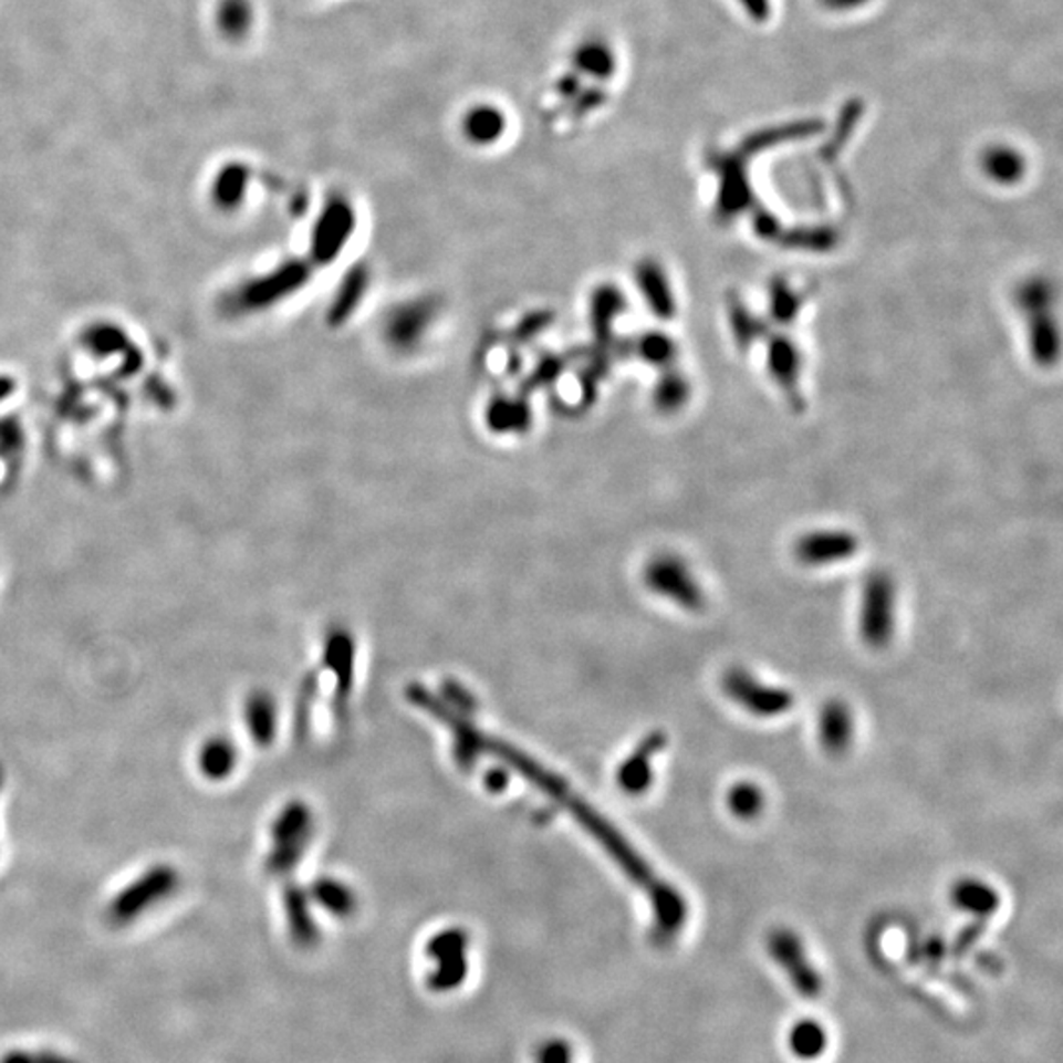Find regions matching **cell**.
<instances>
[{"mask_svg":"<svg viewBox=\"0 0 1063 1063\" xmlns=\"http://www.w3.org/2000/svg\"><path fill=\"white\" fill-rule=\"evenodd\" d=\"M983 929L984 920H981V918H975L973 924H971V926H967V928L963 929L959 936H957L956 944H953V951H956V956H963L967 949L971 948L975 941L981 938Z\"/></svg>","mask_w":1063,"mask_h":1063,"instance_id":"d6a6232c","label":"cell"},{"mask_svg":"<svg viewBox=\"0 0 1063 1063\" xmlns=\"http://www.w3.org/2000/svg\"><path fill=\"white\" fill-rule=\"evenodd\" d=\"M249 170L242 164H229L215 181V196L225 207L237 206L247 191Z\"/></svg>","mask_w":1063,"mask_h":1063,"instance_id":"83f0119b","label":"cell"},{"mask_svg":"<svg viewBox=\"0 0 1063 1063\" xmlns=\"http://www.w3.org/2000/svg\"><path fill=\"white\" fill-rule=\"evenodd\" d=\"M286 916L295 944H300L302 948H310L317 941V929L310 916V908L304 896L298 890L286 894Z\"/></svg>","mask_w":1063,"mask_h":1063,"instance_id":"484cf974","label":"cell"},{"mask_svg":"<svg viewBox=\"0 0 1063 1063\" xmlns=\"http://www.w3.org/2000/svg\"><path fill=\"white\" fill-rule=\"evenodd\" d=\"M507 128V121L501 111L494 107H475L467 113L463 121V131L467 138L475 144H491L501 138Z\"/></svg>","mask_w":1063,"mask_h":1063,"instance_id":"ffe728a7","label":"cell"},{"mask_svg":"<svg viewBox=\"0 0 1063 1063\" xmlns=\"http://www.w3.org/2000/svg\"><path fill=\"white\" fill-rule=\"evenodd\" d=\"M788 1052L798 1062H817L830 1048L827 1028L820 1020H795L786 1034Z\"/></svg>","mask_w":1063,"mask_h":1063,"instance_id":"5bb4252c","label":"cell"},{"mask_svg":"<svg viewBox=\"0 0 1063 1063\" xmlns=\"http://www.w3.org/2000/svg\"><path fill=\"white\" fill-rule=\"evenodd\" d=\"M215 22L225 38L242 40L254 24L251 0H219L215 10Z\"/></svg>","mask_w":1063,"mask_h":1063,"instance_id":"ac0fdd59","label":"cell"},{"mask_svg":"<svg viewBox=\"0 0 1063 1063\" xmlns=\"http://www.w3.org/2000/svg\"><path fill=\"white\" fill-rule=\"evenodd\" d=\"M770 959L786 975L788 983L807 1001L820 999L823 992V977L807 956L804 941L794 929H772L767 938Z\"/></svg>","mask_w":1063,"mask_h":1063,"instance_id":"6da1fadb","label":"cell"},{"mask_svg":"<svg viewBox=\"0 0 1063 1063\" xmlns=\"http://www.w3.org/2000/svg\"><path fill=\"white\" fill-rule=\"evenodd\" d=\"M313 896H315L317 903L323 904L333 916H340V918H347V916H351L353 910L357 908L355 894H353V890H351L347 885H343L341 880H331V878L317 880L315 886H313Z\"/></svg>","mask_w":1063,"mask_h":1063,"instance_id":"4316f807","label":"cell"},{"mask_svg":"<svg viewBox=\"0 0 1063 1063\" xmlns=\"http://www.w3.org/2000/svg\"><path fill=\"white\" fill-rule=\"evenodd\" d=\"M725 696L742 707L747 713L762 719L786 716L794 707L795 697L790 689L778 688L757 678L744 668H731L721 679Z\"/></svg>","mask_w":1063,"mask_h":1063,"instance_id":"7a4b0ae2","label":"cell"},{"mask_svg":"<svg viewBox=\"0 0 1063 1063\" xmlns=\"http://www.w3.org/2000/svg\"><path fill=\"white\" fill-rule=\"evenodd\" d=\"M312 813L304 804H294L278 817L272 830V857L270 868L282 873L294 868L298 858L304 855L305 845L312 837Z\"/></svg>","mask_w":1063,"mask_h":1063,"instance_id":"ba28073f","label":"cell"},{"mask_svg":"<svg viewBox=\"0 0 1063 1063\" xmlns=\"http://www.w3.org/2000/svg\"><path fill=\"white\" fill-rule=\"evenodd\" d=\"M548 320H550L548 313H534V315L527 317L524 322L520 323L519 331H517L520 340H532L534 335H538L540 331L544 330Z\"/></svg>","mask_w":1063,"mask_h":1063,"instance_id":"836d02e7","label":"cell"},{"mask_svg":"<svg viewBox=\"0 0 1063 1063\" xmlns=\"http://www.w3.org/2000/svg\"><path fill=\"white\" fill-rule=\"evenodd\" d=\"M668 744L664 731H653L638 742L635 751L621 762L617 769V784L625 794L643 795L654 782L653 762Z\"/></svg>","mask_w":1063,"mask_h":1063,"instance_id":"30bf717a","label":"cell"},{"mask_svg":"<svg viewBox=\"0 0 1063 1063\" xmlns=\"http://www.w3.org/2000/svg\"><path fill=\"white\" fill-rule=\"evenodd\" d=\"M623 305L625 302L615 288L603 286L595 290V294L591 298L590 322L597 340H608L613 322L617 320Z\"/></svg>","mask_w":1063,"mask_h":1063,"instance_id":"44dd1931","label":"cell"},{"mask_svg":"<svg viewBox=\"0 0 1063 1063\" xmlns=\"http://www.w3.org/2000/svg\"><path fill=\"white\" fill-rule=\"evenodd\" d=\"M644 581L648 590L676 603L678 607L686 611H701L706 607V593L689 572L688 565L674 555H660L648 563Z\"/></svg>","mask_w":1063,"mask_h":1063,"instance_id":"5b68a950","label":"cell"},{"mask_svg":"<svg viewBox=\"0 0 1063 1063\" xmlns=\"http://www.w3.org/2000/svg\"><path fill=\"white\" fill-rule=\"evenodd\" d=\"M235 762H237V752L232 749L231 742L225 739L207 742L206 749L201 751V769L207 777L223 778L231 774Z\"/></svg>","mask_w":1063,"mask_h":1063,"instance_id":"f1b7e54d","label":"cell"},{"mask_svg":"<svg viewBox=\"0 0 1063 1063\" xmlns=\"http://www.w3.org/2000/svg\"><path fill=\"white\" fill-rule=\"evenodd\" d=\"M247 719L257 744H269L277 729V707L272 697L257 694L247 704Z\"/></svg>","mask_w":1063,"mask_h":1063,"instance_id":"d4e9b609","label":"cell"},{"mask_svg":"<svg viewBox=\"0 0 1063 1063\" xmlns=\"http://www.w3.org/2000/svg\"><path fill=\"white\" fill-rule=\"evenodd\" d=\"M487 424L494 434H522L532 424V410L524 398L494 396L487 406Z\"/></svg>","mask_w":1063,"mask_h":1063,"instance_id":"2e32d148","label":"cell"},{"mask_svg":"<svg viewBox=\"0 0 1063 1063\" xmlns=\"http://www.w3.org/2000/svg\"><path fill=\"white\" fill-rule=\"evenodd\" d=\"M636 282L654 312L660 313V317H668L671 312V295L661 270L653 262H643L636 269Z\"/></svg>","mask_w":1063,"mask_h":1063,"instance_id":"603a6c76","label":"cell"},{"mask_svg":"<svg viewBox=\"0 0 1063 1063\" xmlns=\"http://www.w3.org/2000/svg\"><path fill=\"white\" fill-rule=\"evenodd\" d=\"M357 227V215L347 197L333 196L323 206L312 235V259L320 267H330L340 259Z\"/></svg>","mask_w":1063,"mask_h":1063,"instance_id":"3957f363","label":"cell"},{"mask_svg":"<svg viewBox=\"0 0 1063 1063\" xmlns=\"http://www.w3.org/2000/svg\"><path fill=\"white\" fill-rule=\"evenodd\" d=\"M310 278H312L310 264H305L304 260H290L269 277L257 280L247 290H242L241 305L257 310V308L277 304L282 298L302 290Z\"/></svg>","mask_w":1063,"mask_h":1063,"instance_id":"9c48e42d","label":"cell"},{"mask_svg":"<svg viewBox=\"0 0 1063 1063\" xmlns=\"http://www.w3.org/2000/svg\"><path fill=\"white\" fill-rule=\"evenodd\" d=\"M984 171L999 184H1014L1024 176L1026 164L1017 150L1009 146H994L984 154Z\"/></svg>","mask_w":1063,"mask_h":1063,"instance_id":"cb8c5ba5","label":"cell"},{"mask_svg":"<svg viewBox=\"0 0 1063 1063\" xmlns=\"http://www.w3.org/2000/svg\"><path fill=\"white\" fill-rule=\"evenodd\" d=\"M325 661L337 676V681H340L337 697H340L341 706H345L348 691L353 686V640L345 630L333 633L330 636L327 648H325Z\"/></svg>","mask_w":1063,"mask_h":1063,"instance_id":"e0dca14e","label":"cell"},{"mask_svg":"<svg viewBox=\"0 0 1063 1063\" xmlns=\"http://www.w3.org/2000/svg\"><path fill=\"white\" fill-rule=\"evenodd\" d=\"M857 540L851 534L841 532H820L805 536L798 548L795 554L800 562L807 565H823V563L841 562L855 554Z\"/></svg>","mask_w":1063,"mask_h":1063,"instance_id":"4fadbf2b","label":"cell"},{"mask_svg":"<svg viewBox=\"0 0 1063 1063\" xmlns=\"http://www.w3.org/2000/svg\"><path fill=\"white\" fill-rule=\"evenodd\" d=\"M536 1063H573L572 1045L562 1038H552L538 1048Z\"/></svg>","mask_w":1063,"mask_h":1063,"instance_id":"f546056e","label":"cell"},{"mask_svg":"<svg viewBox=\"0 0 1063 1063\" xmlns=\"http://www.w3.org/2000/svg\"><path fill=\"white\" fill-rule=\"evenodd\" d=\"M368 282H371V272H368L367 267H363V264L351 267V270L343 277L340 286L335 290L333 302L327 310V323L331 327L345 325L353 317V313L357 312L363 304V300H365V295H367Z\"/></svg>","mask_w":1063,"mask_h":1063,"instance_id":"7c38bea8","label":"cell"},{"mask_svg":"<svg viewBox=\"0 0 1063 1063\" xmlns=\"http://www.w3.org/2000/svg\"><path fill=\"white\" fill-rule=\"evenodd\" d=\"M32 1063H80L73 1057H67V1055L58 1054V1052H52V1050H42V1052H37L32 1054Z\"/></svg>","mask_w":1063,"mask_h":1063,"instance_id":"d590c367","label":"cell"},{"mask_svg":"<svg viewBox=\"0 0 1063 1063\" xmlns=\"http://www.w3.org/2000/svg\"><path fill=\"white\" fill-rule=\"evenodd\" d=\"M0 1063H32V1054L24 1050H12L9 1054L2 1055Z\"/></svg>","mask_w":1063,"mask_h":1063,"instance_id":"8d00e7d4","label":"cell"},{"mask_svg":"<svg viewBox=\"0 0 1063 1063\" xmlns=\"http://www.w3.org/2000/svg\"><path fill=\"white\" fill-rule=\"evenodd\" d=\"M467 949L469 938L463 929H446L429 939L428 956L436 966L428 977L431 991H454L463 983L467 977Z\"/></svg>","mask_w":1063,"mask_h":1063,"instance_id":"8992f818","label":"cell"},{"mask_svg":"<svg viewBox=\"0 0 1063 1063\" xmlns=\"http://www.w3.org/2000/svg\"><path fill=\"white\" fill-rule=\"evenodd\" d=\"M562 371L563 363L560 358H544V361H540V365H538L536 371H534V376L530 378V385H550L552 381H555V376L562 375Z\"/></svg>","mask_w":1063,"mask_h":1063,"instance_id":"4dcf8cb0","label":"cell"},{"mask_svg":"<svg viewBox=\"0 0 1063 1063\" xmlns=\"http://www.w3.org/2000/svg\"><path fill=\"white\" fill-rule=\"evenodd\" d=\"M741 4L751 14L752 19L759 20V22L769 19V0H741Z\"/></svg>","mask_w":1063,"mask_h":1063,"instance_id":"e575fe53","label":"cell"},{"mask_svg":"<svg viewBox=\"0 0 1063 1063\" xmlns=\"http://www.w3.org/2000/svg\"><path fill=\"white\" fill-rule=\"evenodd\" d=\"M640 351H643L644 357L648 358V361L660 363L664 358H668L671 348L668 347V340H666V337H661V335H648V337H644Z\"/></svg>","mask_w":1063,"mask_h":1063,"instance_id":"1f68e13d","label":"cell"},{"mask_svg":"<svg viewBox=\"0 0 1063 1063\" xmlns=\"http://www.w3.org/2000/svg\"><path fill=\"white\" fill-rule=\"evenodd\" d=\"M573 63L577 65L580 72L600 80H608L617 70V60L613 50L607 44L595 42V40L593 42L590 40L577 48V52L573 54Z\"/></svg>","mask_w":1063,"mask_h":1063,"instance_id":"7402d4cb","label":"cell"},{"mask_svg":"<svg viewBox=\"0 0 1063 1063\" xmlns=\"http://www.w3.org/2000/svg\"><path fill=\"white\" fill-rule=\"evenodd\" d=\"M817 733H820V744L823 751L830 752L833 757L850 751L851 742L855 737V721L851 707L841 699H830L823 704L817 721Z\"/></svg>","mask_w":1063,"mask_h":1063,"instance_id":"8fae6325","label":"cell"},{"mask_svg":"<svg viewBox=\"0 0 1063 1063\" xmlns=\"http://www.w3.org/2000/svg\"><path fill=\"white\" fill-rule=\"evenodd\" d=\"M438 315V302L434 298H416L394 308L385 320V340L394 351L410 353L428 335Z\"/></svg>","mask_w":1063,"mask_h":1063,"instance_id":"52a82bcc","label":"cell"},{"mask_svg":"<svg viewBox=\"0 0 1063 1063\" xmlns=\"http://www.w3.org/2000/svg\"><path fill=\"white\" fill-rule=\"evenodd\" d=\"M896 628V593L890 577L876 573L865 585L861 605V638L871 648H885Z\"/></svg>","mask_w":1063,"mask_h":1063,"instance_id":"277c9868","label":"cell"},{"mask_svg":"<svg viewBox=\"0 0 1063 1063\" xmlns=\"http://www.w3.org/2000/svg\"><path fill=\"white\" fill-rule=\"evenodd\" d=\"M725 804H727V810L733 813L737 820L751 822L754 817H759L762 810H764L767 795H764V790H762L757 782L739 780V782H734L733 786L727 790Z\"/></svg>","mask_w":1063,"mask_h":1063,"instance_id":"d6986e66","label":"cell"},{"mask_svg":"<svg viewBox=\"0 0 1063 1063\" xmlns=\"http://www.w3.org/2000/svg\"><path fill=\"white\" fill-rule=\"evenodd\" d=\"M823 2H825L830 9L850 10L855 9L858 4H863V2H867V0H823Z\"/></svg>","mask_w":1063,"mask_h":1063,"instance_id":"74e56055","label":"cell"},{"mask_svg":"<svg viewBox=\"0 0 1063 1063\" xmlns=\"http://www.w3.org/2000/svg\"><path fill=\"white\" fill-rule=\"evenodd\" d=\"M951 903L973 918H991L1001 908V896L979 878H961L951 888Z\"/></svg>","mask_w":1063,"mask_h":1063,"instance_id":"9a60e30c","label":"cell"}]
</instances>
